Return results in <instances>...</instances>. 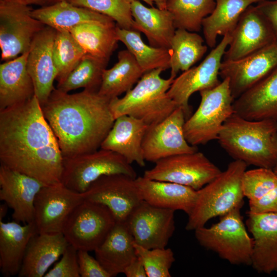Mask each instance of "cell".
<instances>
[{
	"mask_svg": "<svg viewBox=\"0 0 277 277\" xmlns=\"http://www.w3.org/2000/svg\"><path fill=\"white\" fill-rule=\"evenodd\" d=\"M276 134V121H251L234 112L224 123L217 140L234 160L273 169L277 165L273 144Z\"/></svg>",
	"mask_w": 277,
	"mask_h": 277,
	"instance_id": "3957f363",
	"label": "cell"
},
{
	"mask_svg": "<svg viewBox=\"0 0 277 277\" xmlns=\"http://www.w3.org/2000/svg\"><path fill=\"white\" fill-rule=\"evenodd\" d=\"M112 19L120 28L135 30L129 0H68Z\"/></svg>",
	"mask_w": 277,
	"mask_h": 277,
	"instance_id": "ab89813d",
	"label": "cell"
},
{
	"mask_svg": "<svg viewBox=\"0 0 277 277\" xmlns=\"http://www.w3.org/2000/svg\"><path fill=\"white\" fill-rule=\"evenodd\" d=\"M231 40L230 34L223 36L199 65L182 72L174 79L167 94L183 109L186 118L190 116L191 112L189 104L191 95L197 91L213 88L221 83L219 79L220 66Z\"/></svg>",
	"mask_w": 277,
	"mask_h": 277,
	"instance_id": "7c38bea8",
	"label": "cell"
},
{
	"mask_svg": "<svg viewBox=\"0 0 277 277\" xmlns=\"http://www.w3.org/2000/svg\"><path fill=\"white\" fill-rule=\"evenodd\" d=\"M156 7L161 9H166V3L167 0H153Z\"/></svg>",
	"mask_w": 277,
	"mask_h": 277,
	"instance_id": "c3c4849f",
	"label": "cell"
},
{
	"mask_svg": "<svg viewBox=\"0 0 277 277\" xmlns=\"http://www.w3.org/2000/svg\"><path fill=\"white\" fill-rule=\"evenodd\" d=\"M215 6V0H167L166 9L172 15L176 29L197 32Z\"/></svg>",
	"mask_w": 277,
	"mask_h": 277,
	"instance_id": "74e56055",
	"label": "cell"
},
{
	"mask_svg": "<svg viewBox=\"0 0 277 277\" xmlns=\"http://www.w3.org/2000/svg\"><path fill=\"white\" fill-rule=\"evenodd\" d=\"M135 182L143 200L153 206L181 210L188 215L193 207L197 191L189 187L144 176L136 177Z\"/></svg>",
	"mask_w": 277,
	"mask_h": 277,
	"instance_id": "d4e9b609",
	"label": "cell"
},
{
	"mask_svg": "<svg viewBox=\"0 0 277 277\" xmlns=\"http://www.w3.org/2000/svg\"><path fill=\"white\" fill-rule=\"evenodd\" d=\"M114 174L136 177L135 170L123 156L100 148L93 152L63 157L61 182L71 190L83 193L100 177Z\"/></svg>",
	"mask_w": 277,
	"mask_h": 277,
	"instance_id": "ba28073f",
	"label": "cell"
},
{
	"mask_svg": "<svg viewBox=\"0 0 277 277\" xmlns=\"http://www.w3.org/2000/svg\"><path fill=\"white\" fill-rule=\"evenodd\" d=\"M28 52L0 65V110L23 103L34 95L27 68Z\"/></svg>",
	"mask_w": 277,
	"mask_h": 277,
	"instance_id": "83f0119b",
	"label": "cell"
},
{
	"mask_svg": "<svg viewBox=\"0 0 277 277\" xmlns=\"http://www.w3.org/2000/svg\"><path fill=\"white\" fill-rule=\"evenodd\" d=\"M186 119L183 109L178 107L162 121L149 126L142 143L145 161L155 163L166 157L197 151L196 146L190 145L185 138Z\"/></svg>",
	"mask_w": 277,
	"mask_h": 277,
	"instance_id": "9a60e30c",
	"label": "cell"
},
{
	"mask_svg": "<svg viewBox=\"0 0 277 277\" xmlns=\"http://www.w3.org/2000/svg\"><path fill=\"white\" fill-rule=\"evenodd\" d=\"M69 245L62 233H36L30 240L19 277H43Z\"/></svg>",
	"mask_w": 277,
	"mask_h": 277,
	"instance_id": "cb8c5ba5",
	"label": "cell"
},
{
	"mask_svg": "<svg viewBox=\"0 0 277 277\" xmlns=\"http://www.w3.org/2000/svg\"><path fill=\"white\" fill-rule=\"evenodd\" d=\"M44 186L37 180L1 164L0 200L12 210L14 221L33 222L34 201Z\"/></svg>",
	"mask_w": 277,
	"mask_h": 277,
	"instance_id": "ffe728a7",
	"label": "cell"
},
{
	"mask_svg": "<svg viewBox=\"0 0 277 277\" xmlns=\"http://www.w3.org/2000/svg\"><path fill=\"white\" fill-rule=\"evenodd\" d=\"M143 121L123 115L117 117L101 148L109 150L123 156L130 164L135 162L145 166L142 143L149 127Z\"/></svg>",
	"mask_w": 277,
	"mask_h": 277,
	"instance_id": "7402d4cb",
	"label": "cell"
},
{
	"mask_svg": "<svg viewBox=\"0 0 277 277\" xmlns=\"http://www.w3.org/2000/svg\"><path fill=\"white\" fill-rule=\"evenodd\" d=\"M247 166L243 161L234 160L225 171L197 190L194 205L188 215L187 230L194 231L212 218L242 208L245 197L243 178Z\"/></svg>",
	"mask_w": 277,
	"mask_h": 277,
	"instance_id": "5b68a950",
	"label": "cell"
},
{
	"mask_svg": "<svg viewBox=\"0 0 277 277\" xmlns=\"http://www.w3.org/2000/svg\"><path fill=\"white\" fill-rule=\"evenodd\" d=\"M205 40L197 32L176 29L169 48L170 75L175 78L180 71H185L199 62L207 51Z\"/></svg>",
	"mask_w": 277,
	"mask_h": 277,
	"instance_id": "e575fe53",
	"label": "cell"
},
{
	"mask_svg": "<svg viewBox=\"0 0 277 277\" xmlns=\"http://www.w3.org/2000/svg\"><path fill=\"white\" fill-rule=\"evenodd\" d=\"M129 1L131 2H132V1H135V0H129ZM139 1L145 2L150 7H153L154 5V3L153 0H139Z\"/></svg>",
	"mask_w": 277,
	"mask_h": 277,
	"instance_id": "681fc988",
	"label": "cell"
},
{
	"mask_svg": "<svg viewBox=\"0 0 277 277\" xmlns=\"http://www.w3.org/2000/svg\"><path fill=\"white\" fill-rule=\"evenodd\" d=\"M28 5H36L42 7L50 6L56 3L68 0H18Z\"/></svg>",
	"mask_w": 277,
	"mask_h": 277,
	"instance_id": "bcb514c9",
	"label": "cell"
},
{
	"mask_svg": "<svg viewBox=\"0 0 277 277\" xmlns=\"http://www.w3.org/2000/svg\"><path fill=\"white\" fill-rule=\"evenodd\" d=\"M273 170L277 174V165L273 168Z\"/></svg>",
	"mask_w": 277,
	"mask_h": 277,
	"instance_id": "816d5d0a",
	"label": "cell"
},
{
	"mask_svg": "<svg viewBox=\"0 0 277 277\" xmlns=\"http://www.w3.org/2000/svg\"><path fill=\"white\" fill-rule=\"evenodd\" d=\"M174 212L143 200L125 223L137 244L148 249L165 248L175 229Z\"/></svg>",
	"mask_w": 277,
	"mask_h": 277,
	"instance_id": "2e32d148",
	"label": "cell"
},
{
	"mask_svg": "<svg viewBox=\"0 0 277 277\" xmlns=\"http://www.w3.org/2000/svg\"><path fill=\"white\" fill-rule=\"evenodd\" d=\"M124 273L127 277H147L143 264L138 256L126 268Z\"/></svg>",
	"mask_w": 277,
	"mask_h": 277,
	"instance_id": "f6af8a7d",
	"label": "cell"
},
{
	"mask_svg": "<svg viewBox=\"0 0 277 277\" xmlns=\"http://www.w3.org/2000/svg\"><path fill=\"white\" fill-rule=\"evenodd\" d=\"M233 110L249 120L277 121V67L233 102Z\"/></svg>",
	"mask_w": 277,
	"mask_h": 277,
	"instance_id": "603a6c76",
	"label": "cell"
},
{
	"mask_svg": "<svg viewBox=\"0 0 277 277\" xmlns=\"http://www.w3.org/2000/svg\"><path fill=\"white\" fill-rule=\"evenodd\" d=\"M116 32L118 41L133 55L144 73L157 69H170L169 49L147 45L143 41L141 32L136 30L126 29L116 25Z\"/></svg>",
	"mask_w": 277,
	"mask_h": 277,
	"instance_id": "d590c367",
	"label": "cell"
},
{
	"mask_svg": "<svg viewBox=\"0 0 277 277\" xmlns=\"http://www.w3.org/2000/svg\"><path fill=\"white\" fill-rule=\"evenodd\" d=\"M56 31L46 26L33 38L27 59V68L32 78L34 95L41 106L48 100L55 89L53 83L57 71L53 48Z\"/></svg>",
	"mask_w": 277,
	"mask_h": 277,
	"instance_id": "d6986e66",
	"label": "cell"
},
{
	"mask_svg": "<svg viewBox=\"0 0 277 277\" xmlns=\"http://www.w3.org/2000/svg\"><path fill=\"white\" fill-rule=\"evenodd\" d=\"M137 255L142 261L147 277H170V269L175 261L169 248H146L134 242Z\"/></svg>",
	"mask_w": 277,
	"mask_h": 277,
	"instance_id": "60d3db41",
	"label": "cell"
},
{
	"mask_svg": "<svg viewBox=\"0 0 277 277\" xmlns=\"http://www.w3.org/2000/svg\"><path fill=\"white\" fill-rule=\"evenodd\" d=\"M78 263L81 277H111L100 262L84 250H77Z\"/></svg>",
	"mask_w": 277,
	"mask_h": 277,
	"instance_id": "7bdbcfd3",
	"label": "cell"
},
{
	"mask_svg": "<svg viewBox=\"0 0 277 277\" xmlns=\"http://www.w3.org/2000/svg\"><path fill=\"white\" fill-rule=\"evenodd\" d=\"M108 61L86 54L65 81L56 89L65 92L83 88L98 91L104 70Z\"/></svg>",
	"mask_w": 277,
	"mask_h": 277,
	"instance_id": "8d00e7d4",
	"label": "cell"
},
{
	"mask_svg": "<svg viewBox=\"0 0 277 277\" xmlns=\"http://www.w3.org/2000/svg\"><path fill=\"white\" fill-rule=\"evenodd\" d=\"M265 0H215V7L202 22V29L206 45L216 46L219 35L231 34L245 10Z\"/></svg>",
	"mask_w": 277,
	"mask_h": 277,
	"instance_id": "1f68e13d",
	"label": "cell"
},
{
	"mask_svg": "<svg viewBox=\"0 0 277 277\" xmlns=\"http://www.w3.org/2000/svg\"><path fill=\"white\" fill-rule=\"evenodd\" d=\"M134 242L125 222H116L104 241L94 250L96 259L111 277L124 273L137 257Z\"/></svg>",
	"mask_w": 277,
	"mask_h": 277,
	"instance_id": "4316f807",
	"label": "cell"
},
{
	"mask_svg": "<svg viewBox=\"0 0 277 277\" xmlns=\"http://www.w3.org/2000/svg\"><path fill=\"white\" fill-rule=\"evenodd\" d=\"M8 207H9L5 203L0 205V221H2L7 214Z\"/></svg>",
	"mask_w": 277,
	"mask_h": 277,
	"instance_id": "7dc6e473",
	"label": "cell"
},
{
	"mask_svg": "<svg viewBox=\"0 0 277 277\" xmlns=\"http://www.w3.org/2000/svg\"><path fill=\"white\" fill-rule=\"evenodd\" d=\"M235 208L221 216L209 227L194 230L195 237L204 248L215 252L222 259L235 265L251 266L253 240L247 231L240 213Z\"/></svg>",
	"mask_w": 277,
	"mask_h": 277,
	"instance_id": "8992f818",
	"label": "cell"
},
{
	"mask_svg": "<svg viewBox=\"0 0 277 277\" xmlns=\"http://www.w3.org/2000/svg\"><path fill=\"white\" fill-rule=\"evenodd\" d=\"M277 67V42L235 60H223L219 75L228 80L234 100Z\"/></svg>",
	"mask_w": 277,
	"mask_h": 277,
	"instance_id": "e0dca14e",
	"label": "cell"
},
{
	"mask_svg": "<svg viewBox=\"0 0 277 277\" xmlns=\"http://www.w3.org/2000/svg\"><path fill=\"white\" fill-rule=\"evenodd\" d=\"M115 22L87 23L70 30L74 38L87 54L109 61L117 46Z\"/></svg>",
	"mask_w": 277,
	"mask_h": 277,
	"instance_id": "836d02e7",
	"label": "cell"
},
{
	"mask_svg": "<svg viewBox=\"0 0 277 277\" xmlns=\"http://www.w3.org/2000/svg\"><path fill=\"white\" fill-rule=\"evenodd\" d=\"M273 144L274 151L277 155V134L273 138Z\"/></svg>",
	"mask_w": 277,
	"mask_h": 277,
	"instance_id": "f907efd6",
	"label": "cell"
},
{
	"mask_svg": "<svg viewBox=\"0 0 277 277\" xmlns=\"http://www.w3.org/2000/svg\"><path fill=\"white\" fill-rule=\"evenodd\" d=\"M256 6L268 22L277 42V0H265Z\"/></svg>",
	"mask_w": 277,
	"mask_h": 277,
	"instance_id": "ee69618b",
	"label": "cell"
},
{
	"mask_svg": "<svg viewBox=\"0 0 277 277\" xmlns=\"http://www.w3.org/2000/svg\"><path fill=\"white\" fill-rule=\"evenodd\" d=\"M77 250L69 244L60 260L44 277H80Z\"/></svg>",
	"mask_w": 277,
	"mask_h": 277,
	"instance_id": "b9f144b4",
	"label": "cell"
},
{
	"mask_svg": "<svg viewBox=\"0 0 277 277\" xmlns=\"http://www.w3.org/2000/svg\"><path fill=\"white\" fill-rule=\"evenodd\" d=\"M116 223L109 209L98 203L84 200L67 218L62 233L77 250L94 251Z\"/></svg>",
	"mask_w": 277,
	"mask_h": 277,
	"instance_id": "30bf717a",
	"label": "cell"
},
{
	"mask_svg": "<svg viewBox=\"0 0 277 277\" xmlns=\"http://www.w3.org/2000/svg\"><path fill=\"white\" fill-rule=\"evenodd\" d=\"M243 190L248 199L249 212H277V174L273 169L258 167L246 170Z\"/></svg>",
	"mask_w": 277,
	"mask_h": 277,
	"instance_id": "f546056e",
	"label": "cell"
},
{
	"mask_svg": "<svg viewBox=\"0 0 277 277\" xmlns=\"http://www.w3.org/2000/svg\"><path fill=\"white\" fill-rule=\"evenodd\" d=\"M131 11L134 29L145 34L150 45L169 49L176 29L168 10L147 7L135 0L131 3Z\"/></svg>",
	"mask_w": 277,
	"mask_h": 277,
	"instance_id": "f1b7e54d",
	"label": "cell"
},
{
	"mask_svg": "<svg viewBox=\"0 0 277 277\" xmlns=\"http://www.w3.org/2000/svg\"><path fill=\"white\" fill-rule=\"evenodd\" d=\"M222 171L198 151L161 159L145 171L146 178L177 183L199 190Z\"/></svg>",
	"mask_w": 277,
	"mask_h": 277,
	"instance_id": "8fae6325",
	"label": "cell"
},
{
	"mask_svg": "<svg viewBox=\"0 0 277 277\" xmlns=\"http://www.w3.org/2000/svg\"><path fill=\"white\" fill-rule=\"evenodd\" d=\"M246 226L253 240L251 266L258 272H277V212H248Z\"/></svg>",
	"mask_w": 277,
	"mask_h": 277,
	"instance_id": "44dd1931",
	"label": "cell"
},
{
	"mask_svg": "<svg viewBox=\"0 0 277 277\" xmlns=\"http://www.w3.org/2000/svg\"><path fill=\"white\" fill-rule=\"evenodd\" d=\"M30 5L18 0H0V48L4 61L29 51L35 36L45 26L31 14Z\"/></svg>",
	"mask_w": 277,
	"mask_h": 277,
	"instance_id": "9c48e42d",
	"label": "cell"
},
{
	"mask_svg": "<svg viewBox=\"0 0 277 277\" xmlns=\"http://www.w3.org/2000/svg\"><path fill=\"white\" fill-rule=\"evenodd\" d=\"M86 54L69 31H56L53 54L57 71V84L65 81Z\"/></svg>",
	"mask_w": 277,
	"mask_h": 277,
	"instance_id": "f35d334b",
	"label": "cell"
},
{
	"mask_svg": "<svg viewBox=\"0 0 277 277\" xmlns=\"http://www.w3.org/2000/svg\"><path fill=\"white\" fill-rule=\"evenodd\" d=\"M199 92L200 105L184 125L185 138L194 146L217 140L224 123L234 113V98L228 79L222 80L213 88Z\"/></svg>",
	"mask_w": 277,
	"mask_h": 277,
	"instance_id": "52a82bcc",
	"label": "cell"
},
{
	"mask_svg": "<svg viewBox=\"0 0 277 277\" xmlns=\"http://www.w3.org/2000/svg\"><path fill=\"white\" fill-rule=\"evenodd\" d=\"M84 200L106 206L116 222H125L143 201L135 179L123 174L103 176L83 193Z\"/></svg>",
	"mask_w": 277,
	"mask_h": 277,
	"instance_id": "5bb4252c",
	"label": "cell"
},
{
	"mask_svg": "<svg viewBox=\"0 0 277 277\" xmlns=\"http://www.w3.org/2000/svg\"><path fill=\"white\" fill-rule=\"evenodd\" d=\"M0 162L45 185L61 182L63 156L35 95L0 110Z\"/></svg>",
	"mask_w": 277,
	"mask_h": 277,
	"instance_id": "6da1fadb",
	"label": "cell"
},
{
	"mask_svg": "<svg viewBox=\"0 0 277 277\" xmlns=\"http://www.w3.org/2000/svg\"><path fill=\"white\" fill-rule=\"evenodd\" d=\"M32 15L45 25L58 31H70L79 25L91 22L111 23V18L68 1L32 9Z\"/></svg>",
	"mask_w": 277,
	"mask_h": 277,
	"instance_id": "4dcf8cb0",
	"label": "cell"
},
{
	"mask_svg": "<svg viewBox=\"0 0 277 277\" xmlns=\"http://www.w3.org/2000/svg\"><path fill=\"white\" fill-rule=\"evenodd\" d=\"M223 60H235L277 42L266 18L256 5L242 13L232 32Z\"/></svg>",
	"mask_w": 277,
	"mask_h": 277,
	"instance_id": "ac0fdd59",
	"label": "cell"
},
{
	"mask_svg": "<svg viewBox=\"0 0 277 277\" xmlns=\"http://www.w3.org/2000/svg\"><path fill=\"white\" fill-rule=\"evenodd\" d=\"M163 71L157 69L145 73L123 97L111 99L109 106L114 118L128 115L150 126L162 121L177 108L167 94L174 78L162 77Z\"/></svg>",
	"mask_w": 277,
	"mask_h": 277,
	"instance_id": "277c9868",
	"label": "cell"
},
{
	"mask_svg": "<svg viewBox=\"0 0 277 277\" xmlns=\"http://www.w3.org/2000/svg\"><path fill=\"white\" fill-rule=\"evenodd\" d=\"M110 101L98 91L84 89L72 94L56 88L52 91L41 107L63 157L101 148L115 120L110 108Z\"/></svg>",
	"mask_w": 277,
	"mask_h": 277,
	"instance_id": "7a4b0ae2",
	"label": "cell"
},
{
	"mask_svg": "<svg viewBox=\"0 0 277 277\" xmlns=\"http://www.w3.org/2000/svg\"><path fill=\"white\" fill-rule=\"evenodd\" d=\"M34 222L22 225L18 222L0 221V268L2 275H18L32 237L37 233Z\"/></svg>",
	"mask_w": 277,
	"mask_h": 277,
	"instance_id": "484cf974",
	"label": "cell"
},
{
	"mask_svg": "<svg viewBox=\"0 0 277 277\" xmlns=\"http://www.w3.org/2000/svg\"><path fill=\"white\" fill-rule=\"evenodd\" d=\"M144 74L133 55L127 49L121 50L117 62L104 70L98 92L110 100L118 97L131 89Z\"/></svg>",
	"mask_w": 277,
	"mask_h": 277,
	"instance_id": "d6a6232c",
	"label": "cell"
},
{
	"mask_svg": "<svg viewBox=\"0 0 277 277\" xmlns=\"http://www.w3.org/2000/svg\"><path fill=\"white\" fill-rule=\"evenodd\" d=\"M84 201L83 193L70 189L61 182L44 186L34 204V223L38 233H62L73 210Z\"/></svg>",
	"mask_w": 277,
	"mask_h": 277,
	"instance_id": "4fadbf2b",
	"label": "cell"
}]
</instances>
